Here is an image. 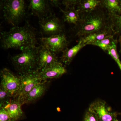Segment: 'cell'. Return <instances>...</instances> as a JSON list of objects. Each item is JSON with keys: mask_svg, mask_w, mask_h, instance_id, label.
<instances>
[{"mask_svg": "<svg viewBox=\"0 0 121 121\" xmlns=\"http://www.w3.org/2000/svg\"><path fill=\"white\" fill-rule=\"evenodd\" d=\"M101 1L99 0H80L77 9L80 12V14L87 13L99 6Z\"/></svg>", "mask_w": 121, "mask_h": 121, "instance_id": "obj_19", "label": "cell"}, {"mask_svg": "<svg viewBox=\"0 0 121 121\" xmlns=\"http://www.w3.org/2000/svg\"><path fill=\"white\" fill-rule=\"evenodd\" d=\"M1 33V44L4 49L15 48L22 51L37 44L36 32L28 22L24 26L13 27L9 31Z\"/></svg>", "mask_w": 121, "mask_h": 121, "instance_id": "obj_1", "label": "cell"}, {"mask_svg": "<svg viewBox=\"0 0 121 121\" xmlns=\"http://www.w3.org/2000/svg\"><path fill=\"white\" fill-rule=\"evenodd\" d=\"M119 114H121V113H119Z\"/></svg>", "mask_w": 121, "mask_h": 121, "instance_id": "obj_31", "label": "cell"}, {"mask_svg": "<svg viewBox=\"0 0 121 121\" xmlns=\"http://www.w3.org/2000/svg\"><path fill=\"white\" fill-rule=\"evenodd\" d=\"M22 106L17 99L13 98L0 107H3L7 111L10 121H18L23 119L25 117Z\"/></svg>", "mask_w": 121, "mask_h": 121, "instance_id": "obj_11", "label": "cell"}, {"mask_svg": "<svg viewBox=\"0 0 121 121\" xmlns=\"http://www.w3.org/2000/svg\"><path fill=\"white\" fill-rule=\"evenodd\" d=\"M118 41H119V44H120V48H121V49H120V52H121V36H120L119 37V39H118Z\"/></svg>", "mask_w": 121, "mask_h": 121, "instance_id": "obj_28", "label": "cell"}, {"mask_svg": "<svg viewBox=\"0 0 121 121\" xmlns=\"http://www.w3.org/2000/svg\"><path fill=\"white\" fill-rule=\"evenodd\" d=\"M67 71L60 61L54 63L39 71L40 78L42 81L58 78L67 73Z\"/></svg>", "mask_w": 121, "mask_h": 121, "instance_id": "obj_10", "label": "cell"}, {"mask_svg": "<svg viewBox=\"0 0 121 121\" xmlns=\"http://www.w3.org/2000/svg\"><path fill=\"white\" fill-rule=\"evenodd\" d=\"M118 121V120H117V121Z\"/></svg>", "mask_w": 121, "mask_h": 121, "instance_id": "obj_30", "label": "cell"}, {"mask_svg": "<svg viewBox=\"0 0 121 121\" xmlns=\"http://www.w3.org/2000/svg\"><path fill=\"white\" fill-rule=\"evenodd\" d=\"M49 2L50 4L52 6L55 7H59L60 5V1L59 0H50Z\"/></svg>", "mask_w": 121, "mask_h": 121, "instance_id": "obj_27", "label": "cell"}, {"mask_svg": "<svg viewBox=\"0 0 121 121\" xmlns=\"http://www.w3.org/2000/svg\"><path fill=\"white\" fill-rule=\"evenodd\" d=\"M2 7L5 19L13 27L17 26L25 16L26 4L23 0L4 1Z\"/></svg>", "mask_w": 121, "mask_h": 121, "instance_id": "obj_4", "label": "cell"}, {"mask_svg": "<svg viewBox=\"0 0 121 121\" xmlns=\"http://www.w3.org/2000/svg\"><path fill=\"white\" fill-rule=\"evenodd\" d=\"M119 1H120V4H121V0H119Z\"/></svg>", "mask_w": 121, "mask_h": 121, "instance_id": "obj_29", "label": "cell"}, {"mask_svg": "<svg viewBox=\"0 0 121 121\" xmlns=\"http://www.w3.org/2000/svg\"><path fill=\"white\" fill-rule=\"evenodd\" d=\"M56 54L41 45L39 47L38 54V71L54 63L58 62Z\"/></svg>", "mask_w": 121, "mask_h": 121, "instance_id": "obj_13", "label": "cell"}, {"mask_svg": "<svg viewBox=\"0 0 121 121\" xmlns=\"http://www.w3.org/2000/svg\"><path fill=\"white\" fill-rule=\"evenodd\" d=\"M39 24L43 32L49 36L63 33V25L55 15L40 19Z\"/></svg>", "mask_w": 121, "mask_h": 121, "instance_id": "obj_9", "label": "cell"}, {"mask_svg": "<svg viewBox=\"0 0 121 121\" xmlns=\"http://www.w3.org/2000/svg\"><path fill=\"white\" fill-rule=\"evenodd\" d=\"M39 48L36 45L31 46L11 58L13 64L20 74L38 71Z\"/></svg>", "mask_w": 121, "mask_h": 121, "instance_id": "obj_3", "label": "cell"}, {"mask_svg": "<svg viewBox=\"0 0 121 121\" xmlns=\"http://www.w3.org/2000/svg\"><path fill=\"white\" fill-rule=\"evenodd\" d=\"M88 110L96 115L99 121H115L119 114L112 111L105 101L99 99L92 103Z\"/></svg>", "mask_w": 121, "mask_h": 121, "instance_id": "obj_6", "label": "cell"}, {"mask_svg": "<svg viewBox=\"0 0 121 121\" xmlns=\"http://www.w3.org/2000/svg\"><path fill=\"white\" fill-rule=\"evenodd\" d=\"M114 35L112 30L111 27H110L105 30L91 34L82 38L83 39L86 45L91 43L101 40L108 36Z\"/></svg>", "mask_w": 121, "mask_h": 121, "instance_id": "obj_16", "label": "cell"}, {"mask_svg": "<svg viewBox=\"0 0 121 121\" xmlns=\"http://www.w3.org/2000/svg\"><path fill=\"white\" fill-rule=\"evenodd\" d=\"M29 8L33 15L37 16L40 19L52 15L50 10L49 1L44 0L29 1Z\"/></svg>", "mask_w": 121, "mask_h": 121, "instance_id": "obj_12", "label": "cell"}, {"mask_svg": "<svg viewBox=\"0 0 121 121\" xmlns=\"http://www.w3.org/2000/svg\"><path fill=\"white\" fill-rule=\"evenodd\" d=\"M86 45L83 39L81 38L76 45L71 48H67L63 52L60 62L65 65H69L78 52Z\"/></svg>", "mask_w": 121, "mask_h": 121, "instance_id": "obj_15", "label": "cell"}, {"mask_svg": "<svg viewBox=\"0 0 121 121\" xmlns=\"http://www.w3.org/2000/svg\"><path fill=\"white\" fill-rule=\"evenodd\" d=\"M80 15L79 21L76 25V35L80 39L110 27L108 13L101 4L91 12Z\"/></svg>", "mask_w": 121, "mask_h": 121, "instance_id": "obj_2", "label": "cell"}, {"mask_svg": "<svg viewBox=\"0 0 121 121\" xmlns=\"http://www.w3.org/2000/svg\"><path fill=\"white\" fill-rule=\"evenodd\" d=\"M48 81H43L36 84L24 97L21 101L22 105L33 103L42 97L47 89Z\"/></svg>", "mask_w": 121, "mask_h": 121, "instance_id": "obj_14", "label": "cell"}, {"mask_svg": "<svg viewBox=\"0 0 121 121\" xmlns=\"http://www.w3.org/2000/svg\"><path fill=\"white\" fill-rule=\"evenodd\" d=\"M60 11L63 13V19L65 22L77 25L80 19L79 11L75 7L65 8L63 10L59 8Z\"/></svg>", "mask_w": 121, "mask_h": 121, "instance_id": "obj_17", "label": "cell"}, {"mask_svg": "<svg viewBox=\"0 0 121 121\" xmlns=\"http://www.w3.org/2000/svg\"><path fill=\"white\" fill-rule=\"evenodd\" d=\"M83 121H99L94 114L88 110L85 113Z\"/></svg>", "mask_w": 121, "mask_h": 121, "instance_id": "obj_24", "label": "cell"}, {"mask_svg": "<svg viewBox=\"0 0 121 121\" xmlns=\"http://www.w3.org/2000/svg\"><path fill=\"white\" fill-rule=\"evenodd\" d=\"M101 5L108 14L121 15V5L119 0H102Z\"/></svg>", "mask_w": 121, "mask_h": 121, "instance_id": "obj_18", "label": "cell"}, {"mask_svg": "<svg viewBox=\"0 0 121 121\" xmlns=\"http://www.w3.org/2000/svg\"><path fill=\"white\" fill-rule=\"evenodd\" d=\"M117 43L115 44L110 49L107 51V53L112 58L120 68L121 71V62L119 59V56L117 52Z\"/></svg>", "mask_w": 121, "mask_h": 121, "instance_id": "obj_22", "label": "cell"}, {"mask_svg": "<svg viewBox=\"0 0 121 121\" xmlns=\"http://www.w3.org/2000/svg\"><path fill=\"white\" fill-rule=\"evenodd\" d=\"M114 36H108L101 40L91 43L89 44L98 46L104 51L107 52L115 44L118 43L117 40L114 39Z\"/></svg>", "mask_w": 121, "mask_h": 121, "instance_id": "obj_20", "label": "cell"}, {"mask_svg": "<svg viewBox=\"0 0 121 121\" xmlns=\"http://www.w3.org/2000/svg\"><path fill=\"white\" fill-rule=\"evenodd\" d=\"M20 75L21 78L20 89L16 99L21 103L24 97L36 84L43 81L40 78L38 71L20 74Z\"/></svg>", "mask_w": 121, "mask_h": 121, "instance_id": "obj_7", "label": "cell"}, {"mask_svg": "<svg viewBox=\"0 0 121 121\" xmlns=\"http://www.w3.org/2000/svg\"><path fill=\"white\" fill-rule=\"evenodd\" d=\"M12 98L6 91L0 87V106L8 102Z\"/></svg>", "mask_w": 121, "mask_h": 121, "instance_id": "obj_23", "label": "cell"}, {"mask_svg": "<svg viewBox=\"0 0 121 121\" xmlns=\"http://www.w3.org/2000/svg\"><path fill=\"white\" fill-rule=\"evenodd\" d=\"M108 18L110 25L114 35L121 37V15L108 14Z\"/></svg>", "mask_w": 121, "mask_h": 121, "instance_id": "obj_21", "label": "cell"}, {"mask_svg": "<svg viewBox=\"0 0 121 121\" xmlns=\"http://www.w3.org/2000/svg\"><path fill=\"white\" fill-rule=\"evenodd\" d=\"M0 121H10L8 113L2 107H0Z\"/></svg>", "mask_w": 121, "mask_h": 121, "instance_id": "obj_26", "label": "cell"}, {"mask_svg": "<svg viewBox=\"0 0 121 121\" xmlns=\"http://www.w3.org/2000/svg\"><path fill=\"white\" fill-rule=\"evenodd\" d=\"M43 46L47 48L51 51L56 54L63 52L67 48L69 42L64 33L49 37L40 39Z\"/></svg>", "mask_w": 121, "mask_h": 121, "instance_id": "obj_8", "label": "cell"}, {"mask_svg": "<svg viewBox=\"0 0 121 121\" xmlns=\"http://www.w3.org/2000/svg\"><path fill=\"white\" fill-rule=\"evenodd\" d=\"M80 0H63L62 4L65 5L66 8H67L75 7L77 6Z\"/></svg>", "mask_w": 121, "mask_h": 121, "instance_id": "obj_25", "label": "cell"}, {"mask_svg": "<svg viewBox=\"0 0 121 121\" xmlns=\"http://www.w3.org/2000/svg\"><path fill=\"white\" fill-rule=\"evenodd\" d=\"M0 78V87L6 91L11 97L16 98L21 84L20 75H16L9 69L4 68L1 71Z\"/></svg>", "mask_w": 121, "mask_h": 121, "instance_id": "obj_5", "label": "cell"}]
</instances>
